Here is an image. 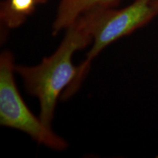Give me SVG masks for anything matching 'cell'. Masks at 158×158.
Masks as SVG:
<instances>
[{"label":"cell","mask_w":158,"mask_h":158,"mask_svg":"<svg viewBox=\"0 0 158 158\" xmlns=\"http://www.w3.org/2000/svg\"><path fill=\"white\" fill-rule=\"evenodd\" d=\"M157 15L158 5L155 0H135L122 9L100 7L83 14L90 29L93 45L78 67V76L65 90L64 98H69L78 89L91 62L100 51L116 40L143 27Z\"/></svg>","instance_id":"cell-2"},{"label":"cell","mask_w":158,"mask_h":158,"mask_svg":"<svg viewBox=\"0 0 158 158\" xmlns=\"http://www.w3.org/2000/svg\"><path fill=\"white\" fill-rule=\"evenodd\" d=\"M47 0H5L0 6L2 25L7 29H14L22 25L32 14L37 6Z\"/></svg>","instance_id":"cell-4"},{"label":"cell","mask_w":158,"mask_h":158,"mask_svg":"<svg viewBox=\"0 0 158 158\" xmlns=\"http://www.w3.org/2000/svg\"><path fill=\"white\" fill-rule=\"evenodd\" d=\"M90 43H92L90 29L81 15L66 29L64 39L54 54L45 57L37 66L15 67L27 92L38 98L40 118L47 127H51L57 100L62 91L68 88L78 76V67L73 64V55Z\"/></svg>","instance_id":"cell-1"},{"label":"cell","mask_w":158,"mask_h":158,"mask_svg":"<svg viewBox=\"0 0 158 158\" xmlns=\"http://www.w3.org/2000/svg\"><path fill=\"white\" fill-rule=\"evenodd\" d=\"M155 3L158 5V0H155Z\"/></svg>","instance_id":"cell-5"},{"label":"cell","mask_w":158,"mask_h":158,"mask_svg":"<svg viewBox=\"0 0 158 158\" xmlns=\"http://www.w3.org/2000/svg\"><path fill=\"white\" fill-rule=\"evenodd\" d=\"M14 59L9 51L0 56V124L24 132L51 149L63 150L68 143L43 123L27 107L14 79Z\"/></svg>","instance_id":"cell-3"}]
</instances>
